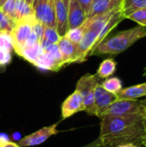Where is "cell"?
I'll list each match as a JSON object with an SVG mask.
<instances>
[{
	"instance_id": "cell-1",
	"label": "cell",
	"mask_w": 146,
	"mask_h": 147,
	"mask_svg": "<svg viewBox=\"0 0 146 147\" xmlns=\"http://www.w3.org/2000/svg\"><path fill=\"white\" fill-rule=\"evenodd\" d=\"M145 135L142 114L101 117L98 137L101 147H116L124 144L141 147Z\"/></svg>"
},
{
	"instance_id": "cell-2",
	"label": "cell",
	"mask_w": 146,
	"mask_h": 147,
	"mask_svg": "<svg viewBox=\"0 0 146 147\" xmlns=\"http://www.w3.org/2000/svg\"><path fill=\"white\" fill-rule=\"evenodd\" d=\"M145 37H146V28L142 26H137L127 30L120 31L114 36L103 40L97 46L93 55L120 54Z\"/></svg>"
},
{
	"instance_id": "cell-3",
	"label": "cell",
	"mask_w": 146,
	"mask_h": 147,
	"mask_svg": "<svg viewBox=\"0 0 146 147\" xmlns=\"http://www.w3.org/2000/svg\"><path fill=\"white\" fill-rule=\"evenodd\" d=\"M99 78L96 75L85 74L83 76L76 85V90L83 98L84 111L89 115H93L95 104V88L100 84Z\"/></svg>"
},
{
	"instance_id": "cell-4",
	"label": "cell",
	"mask_w": 146,
	"mask_h": 147,
	"mask_svg": "<svg viewBox=\"0 0 146 147\" xmlns=\"http://www.w3.org/2000/svg\"><path fill=\"white\" fill-rule=\"evenodd\" d=\"M142 100H116L104 112L103 115H129L143 114ZM102 115V116H103Z\"/></svg>"
},
{
	"instance_id": "cell-5",
	"label": "cell",
	"mask_w": 146,
	"mask_h": 147,
	"mask_svg": "<svg viewBox=\"0 0 146 147\" xmlns=\"http://www.w3.org/2000/svg\"><path fill=\"white\" fill-rule=\"evenodd\" d=\"M36 19L45 27L56 28L54 0H35L33 3Z\"/></svg>"
},
{
	"instance_id": "cell-6",
	"label": "cell",
	"mask_w": 146,
	"mask_h": 147,
	"mask_svg": "<svg viewBox=\"0 0 146 147\" xmlns=\"http://www.w3.org/2000/svg\"><path fill=\"white\" fill-rule=\"evenodd\" d=\"M58 125L59 123H55L51 126L44 127L40 130L25 136L19 140L18 146L20 147L35 146L44 143L50 137L56 135L59 133V131L57 130Z\"/></svg>"
},
{
	"instance_id": "cell-7",
	"label": "cell",
	"mask_w": 146,
	"mask_h": 147,
	"mask_svg": "<svg viewBox=\"0 0 146 147\" xmlns=\"http://www.w3.org/2000/svg\"><path fill=\"white\" fill-rule=\"evenodd\" d=\"M116 100V95L107 91L101 84H98L95 88V104L93 115L101 118L107 109Z\"/></svg>"
},
{
	"instance_id": "cell-8",
	"label": "cell",
	"mask_w": 146,
	"mask_h": 147,
	"mask_svg": "<svg viewBox=\"0 0 146 147\" xmlns=\"http://www.w3.org/2000/svg\"><path fill=\"white\" fill-rule=\"evenodd\" d=\"M81 111H84L83 98L79 92L75 90L62 103L61 118L65 120Z\"/></svg>"
},
{
	"instance_id": "cell-9",
	"label": "cell",
	"mask_w": 146,
	"mask_h": 147,
	"mask_svg": "<svg viewBox=\"0 0 146 147\" xmlns=\"http://www.w3.org/2000/svg\"><path fill=\"white\" fill-rule=\"evenodd\" d=\"M32 31L31 25L22 22H15L14 28L10 32L12 46L15 52L22 48L25 45V42Z\"/></svg>"
},
{
	"instance_id": "cell-10",
	"label": "cell",
	"mask_w": 146,
	"mask_h": 147,
	"mask_svg": "<svg viewBox=\"0 0 146 147\" xmlns=\"http://www.w3.org/2000/svg\"><path fill=\"white\" fill-rule=\"evenodd\" d=\"M59 52L66 65L71 63H77V44L71 41L67 37L60 36L57 43Z\"/></svg>"
},
{
	"instance_id": "cell-11",
	"label": "cell",
	"mask_w": 146,
	"mask_h": 147,
	"mask_svg": "<svg viewBox=\"0 0 146 147\" xmlns=\"http://www.w3.org/2000/svg\"><path fill=\"white\" fill-rule=\"evenodd\" d=\"M87 19V16L77 0H70L68 5V30L80 27Z\"/></svg>"
},
{
	"instance_id": "cell-12",
	"label": "cell",
	"mask_w": 146,
	"mask_h": 147,
	"mask_svg": "<svg viewBox=\"0 0 146 147\" xmlns=\"http://www.w3.org/2000/svg\"><path fill=\"white\" fill-rule=\"evenodd\" d=\"M56 30L59 36L65 35L68 31V7L63 0H54Z\"/></svg>"
},
{
	"instance_id": "cell-13",
	"label": "cell",
	"mask_w": 146,
	"mask_h": 147,
	"mask_svg": "<svg viewBox=\"0 0 146 147\" xmlns=\"http://www.w3.org/2000/svg\"><path fill=\"white\" fill-rule=\"evenodd\" d=\"M33 65L40 70L58 71L65 65L64 62L58 59L52 54L44 52L34 63Z\"/></svg>"
},
{
	"instance_id": "cell-14",
	"label": "cell",
	"mask_w": 146,
	"mask_h": 147,
	"mask_svg": "<svg viewBox=\"0 0 146 147\" xmlns=\"http://www.w3.org/2000/svg\"><path fill=\"white\" fill-rule=\"evenodd\" d=\"M12 40L9 32L0 31V66H4L11 61Z\"/></svg>"
},
{
	"instance_id": "cell-15",
	"label": "cell",
	"mask_w": 146,
	"mask_h": 147,
	"mask_svg": "<svg viewBox=\"0 0 146 147\" xmlns=\"http://www.w3.org/2000/svg\"><path fill=\"white\" fill-rule=\"evenodd\" d=\"M116 96L117 100H138L146 97V82L122 89Z\"/></svg>"
},
{
	"instance_id": "cell-16",
	"label": "cell",
	"mask_w": 146,
	"mask_h": 147,
	"mask_svg": "<svg viewBox=\"0 0 146 147\" xmlns=\"http://www.w3.org/2000/svg\"><path fill=\"white\" fill-rule=\"evenodd\" d=\"M122 0H94L87 18L108 12L121 4Z\"/></svg>"
},
{
	"instance_id": "cell-17",
	"label": "cell",
	"mask_w": 146,
	"mask_h": 147,
	"mask_svg": "<svg viewBox=\"0 0 146 147\" xmlns=\"http://www.w3.org/2000/svg\"><path fill=\"white\" fill-rule=\"evenodd\" d=\"M125 18V16H123L122 14V10H121V5H120V8L109 18V20L107 22V23L105 24V26L103 27V28L102 29L98 38H97V40H96V46H95V50L96 48L97 47V46L103 40L106 39V37L108 36V34L118 25L120 24ZM94 50V52H95Z\"/></svg>"
},
{
	"instance_id": "cell-18",
	"label": "cell",
	"mask_w": 146,
	"mask_h": 147,
	"mask_svg": "<svg viewBox=\"0 0 146 147\" xmlns=\"http://www.w3.org/2000/svg\"><path fill=\"white\" fill-rule=\"evenodd\" d=\"M15 53L19 56L23 58L25 60L33 64L44 53V50L41 47L40 43L38 42L37 44L31 47H23L22 48L19 49Z\"/></svg>"
},
{
	"instance_id": "cell-19",
	"label": "cell",
	"mask_w": 146,
	"mask_h": 147,
	"mask_svg": "<svg viewBox=\"0 0 146 147\" xmlns=\"http://www.w3.org/2000/svg\"><path fill=\"white\" fill-rule=\"evenodd\" d=\"M116 66H117V63L115 62L114 59H106L101 63V65L96 71V76L100 79L101 78H102V79L108 78L110 76L114 74V72L116 71Z\"/></svg>"
},
{
	"instance_id": "cell-20",
	"label": "cell",
	"mask_w": 146,
	"mask_h": 147,
	"mask_svg": "<svg viewBox=\"0 0 146 147\" xmlns=\"http://www.w3.org/2000/svg\"><path fill=\"white\" fill-rule=\"evenodd\" d=\"M145 7H146V0H122L121 2V10L125 18L134 11Z\"/></svg>"
},
{
	"instance_id": "cell-21",
	"label": "cell",
	"mask_w": 146,
	"mask_h": 147,
	"mask_svg": "<svg viewBox=\"0 0 146 147\" xmlns=\"http://www.w3.org/2000/svg\"><path fill=\"white\" fill-rule=\"evenodd\" d=\"M34 10L31 4L28 3L27 2L23 0H17L15 4V22L19 19L34 15ZM35 15V14H34Z\"/></svg>"
},
{
	"instance_id": "cell-22",
	"label": "cell",
	"mask_w": 146,
	"mask_h": 147,
	"mask_svg": "<svg viewBox=\"0 0 146 147\" xmlns=\"http://www.w3.org/2000/svg\"><path fill=\"white\" fill-rule=\"evenodd\" d=\"M101 84L107 91H108L112 94H114V95H117L123 89L121 80L116 77L108 78Z\"/></svg>"
},
{
	"instance_id": "cell-23",
	"label": "cell",
	"mask_w": 146,
	"mask_h": 147,
	"mask_svg": "<svg viewBox=\"0 0 146 147\" xmlns=\"http://www.w3.org/2000/svg\"><path fill=\"white\" fill-rule=\"evenodd\" d=\"M86 26H87V23H86V21H85L80 27L73 28V29H69L66 32L65 36L67 37L73 43L78 44L79 41L81 40L82 37H83V34H84V31L86 29Z\"/></svg>"
},
{
	"instance_id": "cell-24",
	"label": "cell",
	"mask_w": 146,
	"mask_h": 147,
	"mask_svg": "<svg viewBox=\"0 0 146 147\" xmlns=\"http://www.w3.org/2000/svg\"><path fill=\"white\" fill-rule=\"evenodd\" d=\"M126 18L137 22L139 26H142L146 28V7L134 11Z\"/></svg>"
},
{
	"instance_id": "cell-25",
	"label": "cell",
	"mask_w": 146,
	"mask_h": 147,
	"mask_svg": "<svg viewBox=\"0 0 146 147\" xmlns=\"http://www.w3.org/2000/svg\"><path fill=\"white\" fill-rule=\"evenodd\" d=\"M15 25V22L10 19L8 16H6L3 10L0 9V31H5V32H11V30L14 28Z\"/></svg>"
},
{
	"instance_id": "cell-26",
	"label": "cell",
	"mask_w": 146,
	"mask_h": 147,
	"mask_svg": "<svg viewBox=\"0 0 146 147\" xmlns=\"http://www.w3.org/2000/svg\"><path fill=\"white\" fill-rule=\"evenodd\" d=\"M17 0H6L3 5L0 8L3 12L15 22V4Z\"/></svg>"
},
{
	"instance_id": "cell-27",
	"label": "cell",
	"mask_w": 146,
	"mask_h": 147,
	"mask_svg": "<svg viewBox=\"0 0 146 147\" xmlns=\"http://www.w3.org/2000/svg\"><path fill=\"white\" fill-rule=\"evenodd\" d=\"M43 38L46 39V40L52 42V43H55L57 44L60 36L58 34L57 30L55 28H51V27H45V30H44V34H43ZM42 38V39H43Z\"/></svg>"
},
{
	"instance_id": "cell-28",
	"label": "cell",
	"mask_w": 146,
	"mask_h": 147,
	"mask_svg": "<svg viewBox=\"0 0 146 147\" xmlns=\"http://www.w3.org/2000/svg\"><path fill=\"white\" fill-rule=\"evenodd\" d=\"M32 28V31L34 32L36 34V35L38 36V39H39V41H40L43 38V34H44V30H45V26L40 22L38 20L33 23V25L31 26Z\"/></svg>"
},
{
	"instance_id": "cell-29",
	"label": "cell",
	"mask_w": 146,
	"mask_h": 147,
	"mask_svg": "<svg viewBox=\"0 0 146 147\" xmlns=\"http://www.w3.org/2000/svg\"><path fill=\"white\" fill-rule=\"evenodd\" d=\"M39 41V39H38V36L36 35V34L33 31H31V33L29 34L26 42H25V45L24 47H31V46H34L35 44H37Z\"/></svg>"
},
{
	"instance_id": "cell-30",
	"label": "cell",
	"mask_w": 146,
	"mask_h": 147,
	"mask_svg": "<svg viewBox=\"0 0 146 147\" xmlns=\"http://www.w3.org/2000/svg\"><path fill=\"white\" fill-rule=\"evenodd\" d=\"M94 0H77L79 5L81 6V8L83 9V10L84 11V13L86 14V16L89 14L91 4L93 3Z\"/></svg>"
},
{
	"instance_id": "cell-31",
	"label": "cell",
	"mask_w": 146,
	"mask_h": 147,
	"mask_svg": "<svg viewBox=\"0 0 146 147\" xmlns=\"http://www.w3.org/2000/svg\"><path fill=\"white\" fill-rule=\"evenodd\" d=\"M8 141H9V139L7 136V134H0V146H3V145H4Z\"/></svg>"
},
{
	"instance_id": "cell-32",
	"label": "cell",
	"mask_w": 146,
	"mask_h": 147,
	"mask_svg": "<svg viewBox=\"0 0 146 147\" xmlns=\"http://www.w3.org/2000/svg\"><path fill=\"white\" fill-rule=\"evenodd\" d=\"M82 147H101V144H100L99 140L97 139L95 141H93V142H91V143H89V144H88V145Z\"/></svg>"
},
{
	"instance_id": "cell-33",
	"label": "cell",
	"mask_w": 146,
	"mask_h": 147,
	"mask_svg": "<svg viewBox=\"0 0 146 147\" xmlns=\"http://www.w3.org/2000/svg\"><path fill=\"white\" fill-rule=\"evenodd\" d=\"M0 147H20L18 146V144L15 143V142H12V141H8L7 143H5L4 145L1 146Z\"/></svg>"
},
{
	"instance_id": "cell-34",
	"label": "cell",
	"mask_w": 146,
	"mask_h": 147,
	"mask_svg": "<svg viewBox=\"0 0 146 147\" xmlns=\"http://www.w3.org/2000/svg\"><path fill=\"white\" fill-rule=\"evenodd\" d=\"M142 117H143V124H144V127L146 132V107L144 108V111L142 114Z\"/></svg>"
},
{
	"instance_id": "cell-35",
	"label": "cell",
	"mask_w": 146,
	"mask_h": 147,
	"mask_svg": "<svg viewBox=\"0 0 146 147\" xmlns=\"http://www.w3.org/2000/svg\"><path fill=\"white\" fill-rule=\"evenodd\" d=\"M116 147H139V146L135 145V144H124V145H120Z\"/></svg>"
},
{
	"instance_id": "cell-36",
	"label": "cell",
	"mask_w": 146,
	"mask_h": 147,
	"mask_svg": "<svg viewBox=\"0 0 146 147\" xmlns=\"http://www.w3.org/2000/svg\"><path fill=\"white\" fill-rule=\"evenodd\" d=\"M142 146H143L146 147V135L145 136V138L143 139V141H142Z\"/></svg>"
},
{
	"instance_id": "cell-37",
	"label": "cell",
	"mask_w": 146,
	"mask_h": 147,
	"mask_svg": "<svg viewBox=\"0 0 146 147\" xmlns=\"http://www.w3.org/2000/svg\"><path fill=\"white\" fill-rule=\"evenodd\" d=\"M23 1L27 2L28 3H29V4H31V5H33V2H34V0H23Z\"/></svg>"
},
{
	"instance_id": "cell-38",
	"label": "cell",
	"mask_w": 146,
	"mask_h": 147,
	"mask_svg": "<svg viewBox=\"0 0 146 147\" xmlns=\"http://www.w3.org/2000/svg\"><path fill=\"white\" fill-rule=\"evenodd\" d=\"M6 2V0H0V8L3 5V3Z\"/></svg>"
},
{
	"instance_id": "cell-39",
	"label": "cell",
	"mask_w": 146,
	"mask_h": 147,
	"mask_svg": "<svg viewBox=\"0 0 146 147\" xmlns=\"http://www.w3.org/2000/svg\"><path fill=\"white\" fill-rule=\"evenodd\" d=\"M64 1V3H65V5L68 7V5H69V3H70V0H63Z\"/></svg>"
},
{
	"instance_id": "cell-40",
	"label": "cell",
	"mask_w": 146,
	"mask_h": 147,
	"mask_svg": "<svg viewBox=\"0 0 146 147\" xmlns=\"http://www.w3.org/2000/svg\"><path fill=\"white\" fill-rule=\"evenodd\" d=\"M143 77H146V66L144 69V71H143Z\"/></svg>"
},
{
	"instance_id": "cell-41",
	"label": "cell",
	"mask_w": 146,
	"mask_h": 147,
	"mask_svg": "<svg viewBox=\"0 0 146 147\" xmlns=\"http://www.w3.org/2000/svg\"><path fill=\"white\" fill-rule=\"evenodd\" d=\"M142 103H143V105H144L145 107H146V99H145V100H142Z\"/></svg>"
},
{
	"instance_id": "cell-42",
	"label": "cell",
	"mask_w": 146,
	"mask_h": 147,
	"mask_svg": "<svg viewBox=\"0 0 146 147\" xmlns=\"http://www.w3.org/2000/svg\"><path fill=\"white\" fill-rule=\"evenodd\" d=\"M34 1H35V0H34ZM33 3H34V2H33Z\"/></svg>"
}]
</instances>
